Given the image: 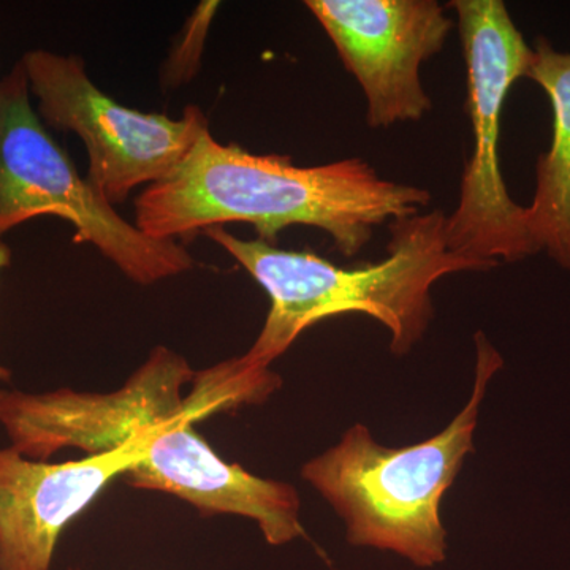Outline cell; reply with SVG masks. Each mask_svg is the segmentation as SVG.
Masks as SVG:
<instances>
[{
  "label": "cell",
  "instance_id": "cell-5",
  "mask_svg": "<svg viewBox=\"0 0 570 570\" xmlns=\"http://www.w3.org/2000/svg\"><path fill=\"white\" fill-rule=\"evenodd\" d=\"M40 216L69 223L73 243L96 247L135 284L160 283L195 266L189 250L142 234L82 178L32 107L18 62L0 80V238Z\"/></svg>",
  "mask_w": 570,
  "mask_h": 570
},
{
  "label": "cell",
  "instance_id": "cell-3",
  "mask_svg": "<svg viewBox=\"0 0 570 570\" xmlns=\"http://www.w3.org/2000/svg\"><path fill=\"white\" fill-rule=\"evenodd\" d=\"M475 347L471 400L436 436L390 449L355 423L336 445L303 464V479L343 519L351 546L393 551L419 568L445 560L442 499L474 452L487 385L502 367L501 355L483 333L475 336Z\"/></svg>",
  "mask_w": 570,
  "mask_h": 570
},
{
  "label": "cell",
  "instance_id": "cell-10",
  "mask_svg": "<svg viewBox=\"0 0 570 570\" xmlns=\"http://www.w3.org/2000/svg\"><path fill=\"white\" fill-rule=\"evenodd\" d=\"M193 425V420H179L157 431L145 456L122 475L124 482L132 489L183 499L202 515L254 520L273 547L305 535L294 487L258 478L220 459Z\"/></svg>",
  "mask_w": 570,
  "mask_h": 570
},
{
  "label": "cell",
  "instance_id": "cell-7",
  "mask_svg": "<svg viewBox=\"0 0 570 570\" xmlns=\"http://www.w3.org/2000/svg\"><path fill=\"white\" fill-rule=\"evenodd\" d=\"M20 62L41 121L80 137L89 157L86 178L112 206L138 186L168 178L209 130L195 105L174 119L116 102L94 85L80 56L32 50Z\"/></svg>",
  "mask_w": 570,
  "mask_h": 570
},
{
  "label": "cell",
  "instance_id": "cell-9",
  "mask_svg": "<svg viewBox=\"0 0 570 570\" xmlns=\"http://www.w3.org/2000/svg\"><path fill=\"white\" fill-rule=\"evenodd\" d=\"M164 426L111 452L66 463L0 449V570H51L70 521L145 456L149 439Z\"/></svg>",
  "mask_w": 570,
  "mask_h": 570
},
{
  "label": "cell",
  "instance_id": "cell-14",
  "mask_svg": "<svg viewBox=\"0 0 570 570\" xmlns=\"http://www.w3.org/2000/svg\"><path fill=\"white\" fill-rule=\"evenodd\" d=\"M70 570H81V569H70Z\"/></svg>",
  "mask_w": 570,
  "mask_h": 570
},
{
  "label": "cell",
  "instance_id": "cell-11",
  "mask_svg": "<svg viewBox=\"0 0 570 570\" xmlns=\"http://www.w3.org/2000/svg\"><path fill=\"white\" fill-rule=\"evenodd\" d=\"M527 78L546 91L553 110L550 148L535 164L528 228L538 253L570 269V52L554 50L549 39L539 37Z\"/></svg>",
  "mask_w": 570,
  "mask_h": 570
},
{
  "label": "cell",
  "instance_id": "cell-12",
  "mask_svg": "<svg viewBox=\"0 0 570 570\" xmlns=\"http://www.w3.org/2000/svg\"><path fill=\"white\" fill-rule=\"evenodd\" d=\"M217 7H219L217 2H204L194 11L179 36L178 43L171 50L170 59L165 63L163 78L165 85H183L197 73L202 52H204L205 37Z\"/></svg>",
  "mask_w": 570,
  "mask_h": 570
},
{
  "label": "cell",
  "instance_id": "cell-8",
  "mask_svg": "<svg viewBox=\"0 0 570 570\" xmlns=\"http://www.w3.org/2000/svg\"><path fill=\"white\" fill-rule=\"evenodd\" d=\"M362 86L366 122L385 129L433 110L420 69L442 51L452 18L436 0H306Z\"/></svg>",
  "mask_w": 570,
  "mask_h": 570
},
{
  "label": "cell",
  "instance_id": "cell-1",
  "mask_svg": "<svg viewBox=\"0 0 570 570\" xmlns=\"http://www.w3.org/2000/svg\"><path fill=\"white\" fill-rule=\"evenodd\" d=\"M422 187L389 181L362 159L298 167L205 132L181 165L135 200V225L154 239L190 238L224 224H250L264 242L291 225L321 228L354 257L374 228L430 205Z\"/></svg>",
  "mask_w": 570,
  "mask_h": 570
},
{
  "label": "cell",
  "instance_id": "cell-6",
  "mask_svg": "<svg viewBox=\"0 0 570 570\" xmlns=\"http://www.w3.org/2000/svg\"><path fill=\"white\" fill-rule=\"evenodd\" d=\"M468 75L466 110L474 151L461 179L460 202L445 220L450 253L493 269L498 261L539 254L527 206L515 204L499 165L501 111L513 82L527 78L532 47L501 0H453Z\"/></svg>",
  "mask_w": 570,
  "mask_h": 570
},
{
  "label": "cell",
  "instance_id": "cell-4",
  "mask_svg": "<svg viewBox=\"0 0 570 570\" xmlns=\"http://www.w3.org/2000/svg\"><path fill=\"white\" fill-rule=\"evenodd\" d=\"M258 400V382L232 360L195 373L184 356L156 347L115 392H0V425L22 456L47 461L63 449L111 452L168 423Z\"/></svg>",
  "mask_w": 570,
  "mask_h": 570
},
{
  "label": "cell",
  "instance_id": "cell-2",
  "mask_svg": "<svg viewBox=\"0 0 570 570\" xmlns=\"http://www.w3.org/2000/svg\"><path fill=\"white\" fill-rule=\"evenodd\" d=\"M444 213L434 209L390 224L389 257L362 268H340L313 253L279 249L264 239L236 238L224 227L205 230L268 294V316L246 362L269 367L296 337L324 318L365 314L390 332V351L406 355L433 318L431 288L441 277L487 272L450 253Z\"/></svg>",
  "mask_w": 570,
  "mask_h": 570
},
{
  "label": "cell",
  "instance_id": "cell-13",
  "mask_svg": "<svg viewBox=\"0 0 570 570\" xmlns=\"http://www.w3.org/2000/svg\"><path fill=\"white\" fill-rule=\"evenodd\" d=\"M11 262V250L10 247L6 245V243L0 239V272L7 266L10 265ZM11 373L10 370H7L6 366L0 365V382H10Z\"/></svg>",
  "mask_w": 570,
  "mask_h": 570
}]
</instances>
